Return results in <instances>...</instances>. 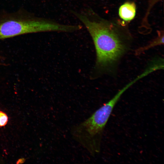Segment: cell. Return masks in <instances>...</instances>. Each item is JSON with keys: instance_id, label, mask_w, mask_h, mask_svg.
Segmentation results:
<instances>
[{"instance_id": "6da1fadb", "label": "cell", "mask_w": 164, "mask_h": 164, "mask_svg": "<svg viewBox=\"0 0 164 164\" xmlns=\"http://www.w3.org/2000/svg\"><path fill=\"white\" fill-rule=\"evenodd\" d=\"M72 13L84 25L93 41L96 55L95 70L100 73L112 70L127 51L126 46L107 24L95 19L91 9Z\"/></svg>"}, {"instance_id": "7a4b0ae2", "label": "cell", "mask_w": 164, "mask_h": 164, "mask_svg": "<svg viewBox=\"0 0 164 164\" xmlns=\"http://www.w3.org/2000/svg\"><path fill=\"white\" fill-rule=\"evenodd\" d=\"M74 25L61 24L35 16L21 9L11 12L0 13V39L25 34L40 32H72Z\"/></svg>"}, {"instance_id": "3957f363", "label": "cell", "mask_w": 164, "mask_h": 164, "mask_svg": "<svg viewBox=\"0 0 164 164\" xmlns=\"http://www.w3.org/2000/svg\"><path fill=\"white\" fill-rule=\"evenodd\" d=\"M124 93L121 89L88 118L71 128L73 138L91 155L94 156L100 152L104 128L114 108Z\"/></svg>"}, {"instance_id": "277c9868", "label": "cell", "mask_w": 164, "mask_h": 164, "mask_svg": "<svg viewBox=\"0 0 164 164\" xmlns=\"http://www.w3.org/2000/svg\"><path fill=\"white\" fill-rule=\"evenodd\" d=\"M136 13V6L133 2H126L120 7L119 14L123 20L129 21L132 20L135 17Z\"/></svg>"}, {"instance_id": "5b68a950", "label": "cell", "mask_w": 164, "mask_h": 164, "mask_svg": "<svg viewBox=\"0 0 164 164\" xmlns=\"http://www.w3.org/2000/svg\"><path fill=\"white\" fill-rule=\"evenodd\" d=\"M163 36H162L157 40H155L152 43L149 44L148 46H144L142 48H140L136 50L135 53L137 55H139L141 53L148 50L149 49L158 45L163 44Z\"/></svg>"}, {"instance_id": "8992f818", "label": "cell", "mask_w": 164, "mask_h": 164, "mask_svg": "<svg viewBox=\"0 0 164 164\" xmlns=\"http://www.w3.org/2000/svg\"><path fill=\"white\" fill-rule=\"evenodd\" d=\"M8 121V117L5 113L0 111V126L5 125Z\"/></svg>"}, {"instance_id": "52a82bcc", "label": "cell", "mask_w": 164, "mask_h": 164, "mask_svg": "<svg viewBox=\"0 0 164 164\" xmlns=\"http://www.w3.org/2000/svg\"><path fill=\"white\" fill-rule=\"evenodd\" d=\"M2 57H1L0 56V59H2ZM4 64H3V63H0V65H3Z\"/></svg>"}]
</instances>
